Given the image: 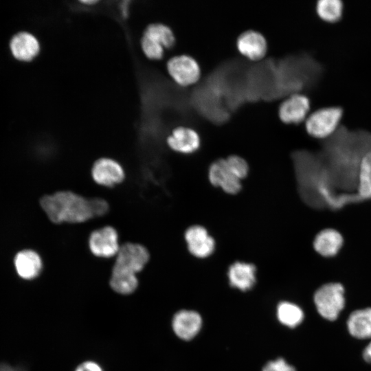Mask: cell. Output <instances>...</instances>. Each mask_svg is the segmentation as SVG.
Returning <instances> with one entry per match:
<instances>
[{
	"mask_svg": "<svg viewBox=\"0 0 371 371\" xmlns=\"http://www.w3.org/2000/svg\"><path fill=\"white\" fill-rule=\"evenodd\" d=\"M208 176L212 185L220 187L229 194L238 192L242 187L240 179L227 159L214 161L210 166Z\"/></svg>",
	"mask_w": 371,
	"mask_h": 371,
	"instance_id": "10",
	"label": "cell"
},
{
	"mask_svg": "<svg viewBox=\"0 0 371 371\" xmlns=\"http://www.w3.org/2000/svg\"><path fill=\"white\" fill-rule=\"evenodd\" d=\"M167 69L172 78L183 87L196 83L201 76L199 63L188 55L176 56L170 58L167 63Z\"/></svg>",
	"mask_w": 371,
	"mask_h": 371,
	"instance_id": "8",
	"label": "cell"
},
{
	"mask_svg": "<svg viewBox=\"0 0 371 371\" xmlns=\"http://www.w3.org/2000/svg\"><path fill=\"white\" fill-rule=\"evenodd\" d=\"M91 175L97 184L111 188L121 183L125 178V172L121 164L108 157L97 159L91 167Z\"/></svg>",
	"mask_w": 371,
	"mask_h": 371,
	"instance_id": "9",
	"label": "cell"
},
{
	"mask_svg": "<svg viewBox=\"0 0 371 371\" xmlns=\"http://www.w3.org/2000/svg\"><path fill=\"white\" fill-rule=\"evenodd\" d=\"M228 278L231 286L243 291H247L256 282V267L244 262H234L229 267Z\"/></svg>",
	"mask_w": 371,
	"mask_h": 371,
	"instance_id": "19",
	"label": "cell"
},
{
	"mask_svg": "<svg viewBox=\"0 0 371 371\" xmlns=\"http://www.w3.org/2000/svg\"><path fill=\"white\" fill-rule=\"evenodd\" d=\"M82 3H85V4H93V3H95L98 2V1H95V0H91V1H81Z\"/></svg>",
	"mask_w": 371,
	"mask_h": 371,
	"instance_id": "31",
	"label": "cell"
},
{
	"mask_svg": "<svg viewBox=\"0 0 371 371\" xmlns=\"http://www.w3.org/2000/svg\"><path fill=\"white\" fill-rule=\"evenodd\" d=\"M14 266L21 278L32 280L40 274L43 262L37 252L32 249H24L15 256Z\"/></svg>",
	"mask_w": 371,
	"mask_h": 371,
	"instance_id": "17",
	"label": "cell"
},
{
	"mask_svg": "<svg viewBox=\"0 0 371 371\" xmlns=\"http://www.w3.org/2000/svg\"><path fill=\"white\" fill-rule=\"evenodd\" d=\"M226 159L240 180L247 176L249 167L243 158L238 155H231Z\"/></svg>",
	"mask_w": 371,
	"mask_h": 371,
	"instance_id": "26",
	"label": "cell"
},
{
	"mask_svg": "<svg viewBox=\"0 0 371 371\" xmlns=\"http://www.w3.org/2000/svg\"><path fill=\"white\" fill-rule=\"evenodd\" d=\"M278 317L280 322L291 328L299 325L304 319L302 309L288 302H281L278 306Z\"/></svg>",
	"mask_w": 371,
	"mask_h": 371,
	"instance_id": "24",
	"label": "cell"
},
{
	"mask_svg": "<svg viewBox=\"0 0 371 371\" xmlns=\"http://www.w3.org/2000/svg\"><path fill=\"white\" fill-rule=\"evenodd\" d=\"M110 286L115 292L120 294H130L138 286L136 276L111 273Z\"/></svg>",
	"mask_w": 371,
	"mask_h": 371,
	"instance_id": "25",
	"label": "cell"
},
{
	"mask_svg": "<svg viewBox=\"0 0 371 371\" xmlns=\"http://www.w3.org/2000/svg\"><path fill=\"white\" fill-rule=\"evenodd\" d=\"M10 50L18 60L31 61L39 53L40 44L32 34L20 32L14 34L10 41Z\"/></svg>",
	"mask_w": 371,
	"mask_h": 371,
	"instance_id": "14",
	"label": "cell"
},
{
	"mask_svg": "<svg viewBox=\"0 0 371 371\" xmlns=\"http://www.w3.org/2000/svg\"><path fill=\"white\" fill-rule=\"evenodd\" d=\"M115 258L112 273L136 276L148 263L150 254L144 245L128 242L121 245Z\"/></svg>",
	"mask_w": 371,
	"mask_h": 371,
	"instance_id": "4",
	"label": "cell"
},
{
	"mask_svg": "<svg viewBox=\"0 0 371 371\" xmlns=\"http://www.w3.org/2000/svg\"><path fill=\"white\" fill-rule=\"evenodd\" d=\"M314 302L318 313L325 319L335 320L344 307V288L338 282L320 286L315 293Z\"/></svg>",
	"mask_w": 371,
	"mask_h": 371,
	"instance_id": "6",
	"label": "cell"
},
{
	"mask_svg": "<svg viewBox=\"0 0 371 371\" xmlns=\"http://www.w3.org/2000/svg\"><path fill=\"white\" fill-rule=\"evenodd\" d=\"M295 161L300 192L310 206L335 210L362 201L357 193H341L335 188L319 154L299 152Z\"/></svg>",
	"mask_w": 371,
	"mask_h": 371,
	"instance_id": "2",
	"label": "cell"
},
{
	"mask_svg": "<svg viewBox=\"0 0 371 371\" xmlns=\"http://www.w3.org/2000/svg\"><path fill=\"white\" fill-rule=\"evenodd\" d=\"M0 371H23V370L18 368H12L11 366L7 364L0 363Z\"/></svg>",
	"mask_w": 371,
	"mask_h": 371,
	"instance_id": "30",
	"label": "cell"
},
{
	"mask_svg": "<svg viewBox=\"0 0 371 371\" xmlns=\"http://www.w3.org/2000/svg\"><path fill=\"white\" fill-rule=\"evenodd\" d=\"M142 38L150 43L170 48L175 44V38L171 29L161 23H153L145 30Z\"/></svg>",
	"mask_w": 371,
	"mask_h": 371,
	"instance_id": "21",
	"label": "cell"
},
{
	"mask_svg": "<svg viewBox=\"0 0 371 371\" xmlns=\"http://www.w3.org/2000/svg\"><path fill=\"white\" fill-rule=\"evenodd\" d=\"M350 335L357 339L371 338V308L353 311L347 321Z\"/></svg>",
	"mask_w": 371,
	"mask_h": 371,
	"instance_id": "20",
	"label": "cell"
},
{
	"mask_svg": "<svg viewBox=\"0 0 371 371\" xmlns=\"http://www.w3.org/2000/svg\"><path fill=\"white\" fill-rule=\"evenodd\" d=\"M344 245L341 233L333 228L320 231L315 237L313 247L317 253L325 258H332L338 254Z\"/></svg>",
	"mask_w": 371,
	"mask_h": 371,
	"instance_id": "16",
	"label": "cell"
},
{
	"mask_svg": "<svg viewBox=\"0 0 371 371\" xmlns=\"http://www.w3.org/2000/svg\"><path fill=\"white\" fill-rule=\"evenodd\" d=\"M343 114V109L338 106L320 108L306 118V131L313 137L326 139L339 127Z\"/></svg>",
	"mask_w": 371,
	"mask_h": 371,
	"instance_id": "5",
	"label": "cell"
},
{
	"mask_svg": "<svg viewBox=\"0 0 371 371\" xmlns=\"http://www.w3.org/2000/svg\"><path fill=\"white\" fill-rule=\"evenodd\" d=\"M310 106V100L306 95L295 93L281 103L278 115L286 124H299L306 117Z\"/></svg>",
	"mask_w": 371,
	"mask_h": 371,
	"instance_id": "11",
	"label": "cell"
},
{
	"mask_svg": "<svg viewBox=\"0 0 371 371\" xmlns=\"http://www.w3.org/2000/svg\"><path fill=\"white\" fill-rule=\"evenodd\" d=\"M262 371H295V370L283 359L280 358L267 363Z\"/></svg>",
	"mask_w": 371,
	"mask_h": 371,
	"instance_id": "27",
	"label": "cell"
},
{
	"mask_svg": "<svg viewBox=\"0 0 371 371\" xmlns=\"http://www.w3.org/2000/svg\"><path fill=\"white\" fill-rule=\"evenodd\" d=\"M363 357L367 362L371 363V341L368 344L363 352Z\"/></svg>",
	"mask_w": 371,
	"mask_h": 371,
	"instance_id": "29",
	"label": "cell"
},
{
	"mask_svg": "<svg viewBox=\"0 0 371 371\" xmlns=\"http://www.w3.org/2000/svg\"><path fill=\"white\" fill-rule=\"evenodd\" d=\"M236 47L242 55L252 60L262 58L267 50L265 36L255 30H247L242 33L237 38Z\"/></svg>",
	"mask_w": 371,
	"mask_h": 371,
	"instance_id": "13",
	"label": "cell"
},
{
	"mask_svg": "<svg viewBox=\"0 0 371 371\" xmlns=\"http://www.w3.org/2000/svg\"><path fill=\"white\" fill-rule=\"evenodd\" d=\"M41 206L55 224L82 223L101 216L102 205L98 197L87 199L69 190L43 196Z\"/></svg>",
	"mask_w": 371,
	"mask_h": 371,
	"instance_id": "3",
	"label": "cell"
},
{
	"mask_svg": "<svg viewBox=\"0 0 371 371\" xmlns=\"http://www.w3.org/2000/svg\"><path fill=\"white\" fill-rule=\"evenodd\" d=\"M371 150V132L348 130L344 126L322 144L319 155L335 188L341 193L357 189L361 161Z\"/></svg>",
	"mask_w": 371,
	"mask_h": 371,
	"instance_id": "1",
	"label": "cell"
},
{
	"mask_svg": "<svg viewBox=\"0 0 371 371\" xmlns=\"http://www.w3.org/2000/svg\"><path fill=\"white\" fill-rule=\"evenodd\" d=\"M167 144L176 152L190 154L199 149L201 139L195 130L187 126H179L168 137Z\"/></svg>",
	"mask_w": 371,
	"mask_h": 371,
	"instance_id": "15",
	"label": "cell"
},
{
	"mask_svg": "<svg viewBox=\"0 0 371 371\" xmlns=\"http://www.w3.org/2000/svg\"><path fill=\"white\" fill-rule=\"evenodd\" d=\"M343 2L340 0H319L316 3L317 15L327 22H337L342 16Z\"/></svg>",
	"mask_w": 371,
	"mask_h": 371,
	"instance_id": "23",
	"label": "cell"
},
{
	"mask_svg": "<svg viewBox=\"0 0 371 371\" xmlns=\"http://www.w3.org/2000/svg\"><path fill=\"white\" fill-rule=\"evenodd\" d=\"M201 326V316L192 311H181L175 315L172 320V328L175 334L185 340L194 337Z\"/></svg>",
	"mask_w": 371,
	"mask_h": 371,
	"instance_id": "18",
	"label": "cell"
},
{
	"mask_svg": "<svg viewBox=\"0 0 371 371\" xmlns=\"http://www.w3.org/2000/svg\"><path fill=\"white\" fill-rule=\"evenodd\" d=\"M76 371H102V370L98 363L86 361L79 365Z\"/></svg>",
	"mask_w": 371,
	"mask_h": 371,
	"instance_id": "28",
	"label": "cell"
},
{
	"mask_svg": "<svg viewBox=\"0 0 371 371\" xmlns=\"http://www.w3.org/2000/svg\"><path fill=\"white\" fill-rule=\"evenodd\" d=\"M357 190L362 201L371 200V150L363 156L361 161Z\"/></svg>",
	"mask_w": 371,
	"mask_h": 371,
	"instance_id": "22",
	"label": "cell"
},
{
	"mask_svg": "<svg viewBox=\"0 0 371 371\" xmlns=\"http://www.w3.org/2000/svg\"><path fill=\"white\" fill-rule=\"evenodd\" d=\"M120 246L118 233L110 225L93 230L88 238V247L91 253L100 258L115 257Z\"/></svg>",
	"mask_w": 371,
	"mask_h": 371,
	"instance_id": "7",
	"label": "cell"
},
{
	"mask_svg": "<svg viewBox=\"0 0 371 371\" xmlns=\"http://www.w3.org/2000/svg\"><path fill=\"white\" fill-rule=\"evenodd\" d=\"M185 240L190 253L196 258L208 257L215 248L214 238L201 225L190 227L185 232Z\"/></svg>",
	"mask_w": 371,
	"mask_h": 371,
	"instance_id": "12",
	"label": "cell"
}]
</instances>
